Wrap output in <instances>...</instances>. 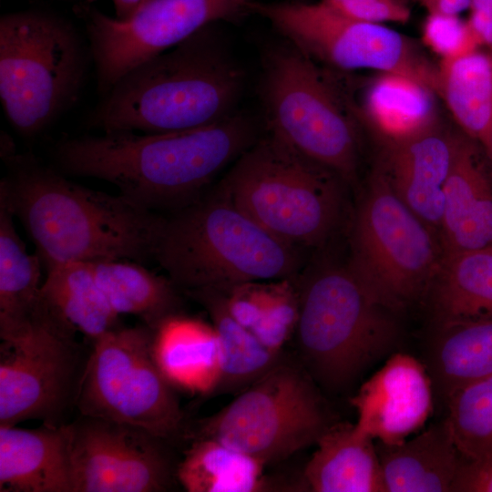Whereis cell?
<instances>
[{
    "mask_svg": "<svg viewBox=\"0 0 492 492\" xmlns=\"http://www.w3.org/2000/svg\"><path fill=\"white\" fill-rule=\"evenodd\" d=\"M67 429L72 492H164L178 481L169 442L141 428L79 415Z\"/></svg>",
    "mask_w": 492,
    "mask_h": 492,
    "instance_id": "obj_15",
    "label": "cell"
},
{
    "mask_svg": "<svg viewBox=\"0 0 492 492\" xmlns=\"http://www.w3.org/2000/svg\"><path fill=\"white\" fill-rule=\"evenodd\" d=\"M293 1H301V0H293Z\"/></svg>",
    "mask_w": 492,
    "mask_h": 492,
    "instance_id": "obj_42",
    "label": "cell"
},
{
    "mask_svg": "<svg viewBox=\"0 0 492 492\" xmlns=\"http://www.w3.org/2000/svg\"><path fill=\"white\" fill-rule=\"evenodd\" d=\"M208 313L220 343L221 374L217 394L243 391L273 368L284 356L264 346L254 333L230 313L223 292L199 289L183 292Z\"/></svg>",
    "mask_w": 492,
    "mask_h": 492,
    "instance_id": "obj_26",
    "label": "cell"
},
{
    "mask_svg": "<svg viewBox=\"0 0 492 492\" xmlns=\"http://www.w3.org/2000/svg\"><path fill=\"white\" fill-rule=\"evenodd\" d=\"M255 141L251 120L236 114L185 130L66 138L56 146L55 160L64 174L109 182L136 205L169 214L199 200Z\"/></svg>",
    "mask_w": 492,
    "mask_h": 492,
    "instance_id": "obj_1",
    "label": "cell"
},
{
    "mask_svg": "<svg viewBox=\"0 0 492 492\" xmlns=\"http://www.w3.org/2000/svg\"><path fill=\"white\" fill-rule=\"evenodd\" d=\"M451 492H492V455L476 459L463 457Z\"/></svg>",
    "mask_w": 492,
    "mask_h": 492,
    "instance_id": "obj_37",
    "label": "cell"
},
{
    "mask_svg": "<svg viewBox=\"0 0 492 492\" xmlns=\"http://www.w3.org/2000/svg\"><path fill=\"white\" fill-rule=\"evenodd\" d=\"M153 337L142 323L92 343L76 402L79 415L133 425L169 443L179 436L184 414L155 361Z\"/></svg>",
    "mask_w": 492,
    "mask_h": 492,
    "instance_id": "obj_11",
    "label": "cell"
},
{
    "mask_svg": "<svg viewBox=\"0 0 492 492\" xmlns=\"http://www.w3.org/2000/svg\"><path fill=\"white\" fill-rule=\"evenodd\" d=\"M319 386L297 359L284 356L217 413L195 438L218 440L265 465L315 445L333 424Z\"/></svg>",
    "mask_w": 492,
    "mask_h": 492,
    "instance_id": "obj_10",
    "label": "cell"
},
{
    "mask_svg": "<svg viewBox=\"0 0 492 492\" xmlns=\"http://www.w3.org/2000/svg\"><path fill=\"white\" fill-rule=\"evenodd\" d=\"M373 440L355 424L333 423L305 465V487L313 492H384Z\"/></svg>",
    "mask_w": 492,
    "mask_h": 492,
    "instance_id": "obj_21",
    "label": "cell"
},
{
    "mask_svg": "<svg viewBox=\"0 0 492 492\" xmlns=\"http://www.w3.org/2000/svg\"><path fill=\"white\" fill-rule=\"evenodd\" d=\"M243 75L212 25L139 64L102 97L90 128L161 133L196 128L230 116Z\"/></svg>",
    "mask_w": 492,
    "mask_h": 492,
    "instance_id": "obj_3",
    "label": "cell"
},
{
    "mask_svg": "<svg viewBox=\"0 0 492 492\" xmlns=\"http://www.w3.org/2000/svg\"><path fill=\"white\" fill-rule=\"evenodd\" d=\"M41 294L53 313L92 343L119 327V316L107 303L92 276L88 261L52 264Z\"/></svg>",
    "mask_w": 492,
    "mask_h": 492,
    "instance_id": "obj_28",
    "label": "cell"
},
{
    "mask_svg": "<svg viewBox=\"0 0 492 492\" xmlns=\"http://www.w3.org/2000/svg\"><path fill=\"white\" fill-rule=\"evenodd\" d=\"M349 401L359 431L386 445L400 444L429 418L432 380L418 360L395 353Z\"/></svg>",
    "mask_w": 492,
    "mask_h": 492,
    "instance_id": "obj_16",
    "label": "cell"
},
{
    "mask_svg": "<svg viewBox=\"0 0 492 492\" xmlns=\"http://www.w3.org/2000/svg\"><path fill=\"white\" fill-rule=\"evenodd\" d=\"M435 95L407 76L380 72L367 86L361 109L354 112L386 146L437 125Z\"/></svg>",
    "mask_w": 492,
    "mask_h": 492,
    "instance_id": "obj_24",
    "label": "cell"
},
{
    "mask_svg": "<svg viewBox=\"0 0 492 492\" xmlns=\"http://www.w3.org/2000/svg\"><path fill=\"white\" fill-rule=\"evenodd\" d=\"M262 99L269 132L341 179H355L358 138L352 104L314 60L290 42L271 49Z\"/></svg>",
    "mask_w": 492,
    "mask_h": 492,
    "instance_id": "obj_8",
    "label": "cell"
},
{
    "mask_svg": "<svg viewBox=\"0 0 492 492\" xmlns=\"http://www.w3.org/2000/svg\"><path fill=\"white\" fill-rule=\"evenodd\" d=\"M287 280L282 283L267 285L266 297L261 317L251 332L259 341L274 353H282V347L294 334L299 318L297 289Z\"/></svg>",
    "mask_w": 492,
    "mask_h": 492,
    "instance_id": "obj_33",
    "label": "cell"
},
{
    "mask_svg": "<svg viewBox=\"0 0 492 492\" xmlns=\"http://www.w3.org/2000/svg\"><path fill=\"white\" fill-rule=\"evenodd\" d=\"M437 95L465 133L483 143L492 128V54L476 49L441 60Z\"/></svg>",
    "mask_w": 492,
    "mask_h": 492,
    "instance_id": "obj_30",
    "label": "cell"
},
{
    "mask_svg": "<svg viewBox=\"0 0 492 492\" xmlns=\"http://www.w3.org/2000/svg\"><path fill=\"white\" fill-rule=\"evenodd\" d=\"M75 335L48 315L15 337L1 340L0 425L31 419L55 426L67 424L87 359Z\"/></svg>",
    "mask_w": 492,
    "mask_h": 492,
    "instance_id": "obj_13",
    "label": "cell"
},
{
    "mask_svg": "<svg viewBox=\"0 0 492 492\" xmlns=\"http://www.w3.org/2000/svg\"><path fill=\"white\" fill-rule=\"evenodd\" d=\"M428 292L440 325L492 317V246L444 256Z\"/></svg>",
    "mask_w": 492,
    "mask_h": 492,
    "instance_id": "obj_27",
    "label": "cell"
},
{
    "mask_svg": "<svg viewBox=\"0 0 492 492\" xmlns=\"http://www.w3.org/2000/svg\"><path fill=\"white\" fill-rule=\"evenodd\" d=\"M431 358L433 375L446 399L492 375V317L440 325Z\"/></svg>",
    "mask_w": 492,
    "mask_h": 492,
    "instance_id": "obj_31",
    "label": "cell"
},
{
    "mask_svg": "<svg viewBox=\"0 0 492 492\" xmlns=\"http://www.w3.org/2000/svg\"><path fill=\"white\" fill-rule=\"evenodd\" d=\"M0 207L16 217L44 267L65 262L154 260L165 216L121 194L67 179L30 154L3 159Z\"/></svg>",
    "mask_w": 492,
    "mask_h": 492,
    "instance_id": "obj_2",
    "label": "cell"
},
{
    "mask_svg": "<svg viewBox=\"0 0 492 492\" xmlns=\"http://www.w3.org/2000/svg\"><path fill=\"white\" fill-rule=\"evenodd\" d=\"M339 179L269 132L238 158L218 190L283 242L313 247L339 223Z\"/></svg>",
    "mask_w": 492,
    "mask_h": 492,
    "instance_id": "obj_7",
    "label": "cell"
},
{
    "mask_svg": "<svg viewBox=\"0 0 492 492\" xmlns=\"http://www.w3.org/2000/svg\"><path fill=\"white\" fill-rule=\"evenodd\" d=\"M446 401L444 421L461 456L476 459L492 455V375L457 389Z\"/></svg>",
    "mask_w": 492,
    "mask_h": 492,
    "instance_id": "obj_32",
    "label": "cell"
},
{
    "mask_svg": "<svg viewBox=\"0 0 492 492\" xmlns=\"http://www.w3.org/2000/svg\"><path fill=\"white\" fill-rule=\"evenodd\" d=\"M422 40L441 60L453 59L479 46L466 21L458 15L428 14L422 27Z\"/></svg>",
    "mask_w": 492,
    "mask_h": 492,
    "instance_id": "obj_34",
    "label": "cell"
},
{
    "mask_svg": "<svg viewBox=\"0 0 492 492\" xmlns=\"http://www.w3.org/2000/svg\"><path fill=\"white\" fill-rule=\"evenodd\" d=\"M384 492H451L463 456L443 423L400 444L377 441Z\"/></svg>",
    "mask_w": 492,
    "mask_h": 492,
    "instance_id": "obj_20",
    "label": "cell"
},
{
    "mask_svg": "<svg viewBox=\"0 0 492 492\" xmlns=\"http://www.w3.org/2000/svg\"><path fill=\"white\" fill-rule=\"evenodd\" d=\"M440 231L444 256L492 246V185L464 138L445 184Z\"/></svg>",
    "mask_w": 492,
    "mask_h": 492,
    "instance_id": "obj_19",
    "label": "cell"
},
{
    "mask_svg": "<svg viewBox=\"0 0 492 492\" xmlns=\"http://www.w3.org/2000/svg\"><path fill=\"white\" fill-rule=\"evenodd\" d=\"M259 459L218 440L195 438L177 466L178 483L188 492L267 490Z\"/></svg>",
    "mask_w": 492,
    "mask_h": 492,
    "instance_id": "obj_29",
    "label": "cell"
},
{
    "mask_svg": "<svg viewBox=\"0 0 492 492\" xmlns=\"http://www.w3.org/2000/svg\"><path fill=\"white\" fill-rule=\"evenodd\" d=\"M296 358L316 384L340 393L395 347V312L347 265H323L296 287Z\"/></svg>",
    "mask_w": 492,
    "mask_h": 492,
    "instance_id": "obj_5",
    "label": "cell"
},
{
    "mask_svg": "<svg viewBox=\"0 0 492 492\" xmlns=\"http://www.w3.org/2000/svg\"><path fill=\"white\" fill-rule=\"evenodd\" d=\"M16 154L15 147L13 139L10 136L5 132H1V158L2 159H7Z\"/></svg>",
    "mask_w": 492,
    "mask_h": 492,
    "instance_id": "obj_40",
    "label": "cell"
},
{
    "mask_svg": "<svg viewBox=\"0 0 492 492\" xmlns=\"http://www.w3.org/2000/svg\"><path fill=\"white\" fill-rule=\"evenodd\" d=\"M266 291L267 285L249 282L221 292L232 317L251 331L261 317Z\"/></svg>",
    "mask_w": 492,
    "mask_h": 492,
    "instance_id": "obj_36",
    "label": "cell"
},
{
    "mask_svg": "<svg viewBox=\"0 0 492 492\" xmlns=\"http://www.w3.org/2000/svg\"><path fill=\"white\" fill-rule=\"evenodd\" d=\"M14 216L0 207V338L10 339L36 323L45 310L41 265L16 232Z\"/></svg>",
    "mask_w": 492,
    "mask_h": 492,
    "instance_id": "obj_25",
    "label": "cell"
},
{
    "mask_svg": "<svg viewBox=\"0 0 492 492\" xmlns=\"http://www.w3.org/2000/svg\"><path fill=\"white\" fill-rule=\"evenodd\" d=\"M251 0H148L120 20L91 5L77 7L83 20L97 92L107 95L131 69L199 30L248 12Z\"/></svg>",
    "mask_w": 492,
    "mask_h": 492,
    "instance_id": "obj_14",
    "label": "cell"
},
{
    "mask_svg": "<svg viewBox=\"0 0 492 492\" xmlns=\"http://www.w3.org/2000/svg\"><path fill=\"white\" fill-rule=\"evenodd\" d=\"M88 265L103 298L118 316H137L156 330L168 318L180 314L182 292L168 276L125 260L92 261Z\"/></svg>",
    "mask_w": 492,
    "mask_h": 492,
    "instance_id": "obj_23",
    "label": "cell"
},
{
    "mask_svg": "<svg viewBox=\"0 0 492 492\" xmlns=\"http://www.w3.org/2000/svg\"><path fill=\"white\" fill-rule=\"evenodd\" d=\"M116 17L125 20L130 17L148 0H112Z\"/></svg>",
    "mask_w": 492,
    "mask_h": 492,
    "instance_id": "obj_39",
    "label": "cell"
},
{
    "mask_svg": "<svg viewBox=\"0 0 492 492\" xmlns=\"http://www.w3.org/2000/svg\"><path fill=\"white\" fill-rule=\"evenodd\" d=\"M0 492H72L67 424L0 425Z\"/></svg>",
    "mask_w": 492,
    "mask_h": 492,
    "instance_id": "obj_18",
    "label": "cell"
},
{
    "mask_svg": "<svg viewBox=\"0 0 492 492\" xmlns=\"http://www.w3.org/2000/svg\"><path fill=\"white\" fill-rule=\"evenodd\" d=\"M348 265L383 305L398 313L427 293L444 251L433 229L375 170L355 211Z\"/></svg>",
    "mask_w": 492,
    "mask_h": 492,
    "instance_id": "obj_9",
    "label": "cell"
},
{
    "mask_svg": "<svg viewBox=\"0 0 492 492\" xmlns=\"http://www.w3.org/2000/svg\"><path fill=\"white\" fill-rule=\"evenodd\" d=\"M92 60L66 17L24 10L0 18V99L13 128L31 138L78 100Z\"/></svg>",
    "mask_w": 492,
    "mask_h": 492,
    "instance_id": "obj_6",
    "label": "cell"
},
{
    "mask_svg": "<svg viewBox=\"0 0 492 492\" xmlns=\"http://www.w3.org/2000/svg\"><path fill=\"white\" fill-rule=\"evenodd\" d=\"M428 14L458 15L470 8L472 0H418Z\"/></svg>",
    "mask_w": 492,
    "mask_h": 492,
    "instance_id": "obj_38",
    "label": "cell"
},
{
    "mask_svg": "<svg viewBox=\"0 0 492 492\" xmlns=\"http://www.w3.org/2000/svg\"><path fill=\"white\" fill-rule=\"evenodd\" d=\"M459 138L438 125L386 145L383 168L401 200L433 230L441 228L445 184Z\"/></svg>",
    "mask_w": 492,
    "mask_h": 492,
    "instance_id": "obj_17",
    "label": "cell"
},
{
    "mask_svg": "<svg viewBox=\"0 0 492 492\" xmlns=\"http://www.w3.org/2000/svg\"><path fill=\"white\" fill-rule=\"evenodd\" d=\"M247 9L266 18L314 61L342 70L405 75L437 95L438 68L405 36L384 24L347 18L322 2L251 0Z\"/></svg>",
    "mask_w": 492,
    "mask_h": 492,
    "instance_id": "obj_12",
    "label": "cell"
},
{
    "mask_svg": "<svg viewBox=\"0 0 492 492\" xmlns=\"http://www.w3.org/2000/svg\"><path fill=\"white\" fill-rule=\"evenodd\" d=\"M153 354L173 387L199 395L216 392L221 358L211 323L182 314L168 318L154 330Z\"/></svg>",
    "mask_w": 492,
    "mask_h": 492,
    "instance_id": "obj_22",
    "label": "cell"
},
{
    "mask_svg": "<svg viewBox=\"0 0 492 492\" xmlns=\"http://www.w3.org/2000/svg\"><path fill=\"white\" fill-rule=\"evenodd\" d=\"M324 5L361 22L405 23L410 18V9L402 0H325Z\"/></svg>",
    "mask_w": 492,
    "mask_h": 492,
    "instance_id": "obj_35",
    "label": "cell"
},
{
    "mask_svg": "<svg viewBox=\"0 0 492 492\" xmlns=\"http://www.w3.org/2000/svg\"><path fill=\"white\" fill-rule=\"evenodd\" d=\"M482 8L492 13V0H472L470 8Z\"/></svg>",
    "mask_w": 492,
    "mask_h": 492,
    "instance_id": "obj_41",
    "label": "cell"
},
{
    "mask_svg": "<svg viewBox=\"0 0 492 492\" xmlns=\"http://www.w3.org/2000/svg\"><path fill=\"white\" fill-rule=\"evenodd\" d=\"M154 260L182 292L287 280L297 248L274 237L218 190L165 216Z\"/></svg>",
    "mask_w": 492,
    "mask_h": 492,
    "instance_id": "obj_4",
    "label": "cell"
}]
</instances>
